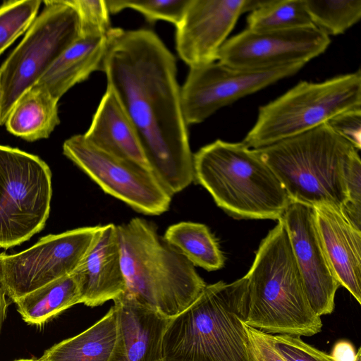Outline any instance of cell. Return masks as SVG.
<instances>
[{"mask_svg": "<svg viewBox=\"0 0 361 361\" xmlns=\"http://www.w3.org/2000/svg\"><path fill=\"white\" fill-rule=\"evenodd\" d=\"M269 336L274 350L284 361H334L330 355L305 343L300 336L288 334H269Z\"/></svg>", "mask_w": 361, "mask_h": 361, "instance_id": "30", "label": "cell"}, {"mask_svg": "<svg viewBox=\"0 0 361 361\" xmlns=\"http://www.w3.org/2000/svg\"><path fill=\"white\" fill-rule=\"evenodd\" d=\"M316 226L329 264L340 286L361 304V230L341 208L313 207Z\"/></svg>", "mask_w": 361, "mask_h": 361, "instance_id": "18", "label": "cell"}, {"mask_svg": "<svg viewBox=\"0 0 361 361\" xmlns=\"http://www.w3.org/2000/svg\"><path fill=\"white\" fill-rule=\"evenodd\" d=\"M108 35V34H107ZM107 35L80 37L53 63L37 82L59 99L75 85L102 70L106 54Z\"/></svg>", "mask_w": 361, "mask_h": 361, "instance_id": "20", "label": "cell"}, {"mask_svg": "<svg viewBox=\"0 0 361 361\" xmlns=\"http://www.w3.org/2000/svg\"><path fill=\"white\" fill-rule=\"evenodd\" d=\"M326 124L357 150L360 149L361 107L343 111L331 118Z\"/></svg>", "mask_w": 361, "mask_h": 361, "instance_id": "32", "label": "cell"}, {"mask_svg": "<svg viewBox=\"0 0 361 361\" xmlns=\"http://www.w3.org/2000/svg\"><path fill=\"white\" fill-rule=\"evenodd\" d=\"M348 200L341 208L347 218L360 229L361 225V161L357 153L353 158L347 177Z\"/></svg>", "mask_w": 361, "mask_h": 361, "instance_id": "31", "label": "cell"}, {"mask_svg": "<svg viewBox=\"0 0 361 361\" xmlns=\"http://www.w3.org/2000/svg\"><path fill=\"white\" fill-rule=\"evenodd\" d=\"M361 107V73L321 82L301 81L259 109L257 119L243 142L259 149L300 135L336 115Z\"/></svg>", "mask_w": 361, "mask_h": 361, "instance_id": "7", "label": "cell"}, {"mask_svg": "<svg viewBox=\"0 0 361 361\" xmlns=\"http://www.w3.org/2000/svg\"><path fill=\"white\" fill-rule=\"evenodd\" d=\"M255 149L276 176L291 202L341 209L345 204L347 177L358 150L326 123Z\"/></svg>", "mask_w": 361, "mask_h": 361, "instance_id": "6", "label": "cell"}, {"mask_svg": "<svg viewBox=\"0 0 361 361\" xmlns=\"http://www.w3.org/2000/svg\"><path fill=\"white\" fill-rule=\"evenodd\" d=\"M14 302L24 322L39 326L81 303V300L78 282L72 274L51 281Z\"/></svg>", "mask_w": 361, "mask_h": 361, "instance_id": "23", "label": "cell"}, {"mask_svg": "<svg viewBox=\"0 0 361 361\" xmlns=\"http://www.w3.org/2000/svg\"><path fill=\"white\" fill-rule=\"evenodd\" d=\"M113 300L117 336L108 361H161L162 336L171 319L126 292Z\"/></svg>", "mask_w": 361, "mask_h": 361, "instance_id": "17", "label": "cell"}, {"mask_svg": "<svg viewBox=\"0 0 361 361\" xmlns=\"http://www.w3.org/2000/svg\"><path fill=\"white\" fill-rule=\"evenodd\" d=\"M7 307L8 302L6 299V294L0 287V331L6 316Z\"/></svg>", "mask_w": 361, "mask_h": 361, "instance_id": "35", "label": "cell"}, {"mask_svg": "<svg viewBox=\"0 0 361 361\" xmlns=\"http://www.w3.org/2000/svg\"><path fill=\"white\" fill-rule=\"evenodd\" d=\"M329 36L314 25L287 30L246 29L226 40L217 61L243 69H267L304 63L324 53Z\"/></svg>", "mask_w": 361, "mask_h": 361, "instance_id": "13", "label": "cell"}, {"mask_svg": "<svg viewBox=\"0 0 361 361\" xmlns=\"http://www.w3.org/2000/svg\"><path fill=\"white\" fill-rule=\"evenodd\" d=\"M44 7L0 66V126L21 95L80 37V22L68 0L44 1Z\"/></svg>", "mask_w": 361, "mask_h": 361, "instance_id": "8", "label": "cell"}, {"mask_svg": "<svg viewBox=\"0 0 361 361\" xmlns=\"http://www.w3.org/2000/svg\"><path fill=\"white\" fill-rule=\"evenodd\" d=\"M41 3L40 0H11L0 6V56L30 27Z\"/></svg>", "mask_w": 361, "mask_h": 361, "instance_id": "27", "label": "cell"}, {"mask_svg": "<svg viewBox=\"0 0 361 361\" xmlns=\"http://www.w3.org/2000/svg\"><path fill=\"white\" fill-rule=\"evenodd\" d=\"M194 180L237 219H280L291 202L255 149L217 140L193 154Z\"/></svg>", "mask_w": 361, "mask_h": 361, "instance_id": "5", "label": "cell"}, {"mask_svg": "<svg viewBox=\"0 0 361 361\" xmlns=\"http://www.w3.org/2000/svg\"><path fill=\"white\" fill-rule=\"evenodd\" d=\"M117 336V313L113 305L94 324L47 350L40 361H108Z\"/></svg>", "mask_w": 361, "mask_h": 361, "instance_id": "22", "label": "cell"}, {"mask_svg": "<svg viewBox=\"0 0 361 361\" xmlns=\"http://www.w3.org/2000/svg\"><path fill=\"white\" fill-rule=\"evenodd\" d=\"M102 70L134 126L150 167L173 195L194 181L173 55L149 30L111 28Z\"/></svg>", "mask_w": 361, "mask_h": 361, "instance_id": "1", "label": "cell"}, {"mask_svg": "<svg viewBox=\"0 0 361 361\" xmlns=\"http://www.w3.org/2000/svg\"><path fill=\"white\" fill-rule=\"evenodd\" d=\"M281 219L312 309L319 317L331 314L340 284L322 247L313 207L291 202Z\"/></svg>", "mask_w": 361, "mask_h": 361, "instance_id": "14", "label": "cell"}, {"mask_svg": "<svg viewBox=\"0 0 361 361\" xmlns=\"http://www.w3.org/2000/svg\"><path fill=\"white\" fill-rule=\"evenodd\" d=\"M330 355L334 361H355L357 358L353 345L346 340L337 341Z\"/></svg>", "mask_w": 361, "mask_h": 361, "instance_id": "34", "label": "cell"}, {"mask_svg": "<svg viewBox=\"0 0 361 361\" xmlns=\"http://www.w3.org/2000/svg\"><path fill=\"white\" fill-rule=\"evenodd\" d=\"M247 29L255 31L287 30L313 25L305 0H264L250 13Z\"/></svg>", "mask_w": 361, "mask_h": 361, "instance_id": "25", "label": "cell"}, {"mask_svg": "<svg viewBox=\"0 0 361 361\" xmlns=\"http://www.w3.org/2000/svg\"><path fill=\"white\" fill-rule=\"evenodd\" d=\"M116 226L126 293L169 319L197 298L207 284L154 224L136 217Z\"/></svg>", "mask_w": 361, "mask_h": 361, "instance_id": "4", "label": "cell"}, {"mask_svg": "<svg viewBox=\"0 0 361 361\" xmlns=\"http://www.w3.org/2000/svg\"><path fill=\"white\" fill-rule=\"evenodd\" d=\"M247 279L206 285L171 318L161 341L162 361H252L244 324Z\"/></svg>", "mask_w": 361, "mask_h": 361, "instance_id": "2", "label": "cell"}, {"mask_svg": "<svg viewBox=\"0 0 361 361\" xmlns=\"http://www.w3.org/2000/svg\"><path fill=\"white\" fill-rule=\"evenodd\" d=\"M63 153L105 192L135 211L159 215L169 210L173 195L151 169L100 149L83 135L67 139Z\"/></svg>", "mask_w": 361, "mask_h": 361, "instance_id": "11", "label": "cell"}, {"mask_svg": "<svg viewBox=\"0 0 361 361\" xmlns=\"http://www.w3.org/2000/svg\"><path fill=\"white\" fill-rule=\"evenodd\" d=\"M80 22V37L105 35L111 29L105 0H68Z\"/></svg>", "mask_w": 361, "mask_h": 361, "instance_id": "29", "label": "cell"}, {"mask_svg": "<svg viewBox=\"0 0 361 361\" xmlns=\"http://www.w3.org/2000/svg\"><path fill=\"white\" fill-rule=\"evenodd\" d=\"M252 361H284L274 350L269 334L244 324Z\"/></svg>", "mask_w": 361, "mask_h": 361, "instance_id": "33", "label": "cell"}, {"mask_svg": "<svg viewBox=\"0 0 361 361\" xmlns=\"http://www.w3.org/2000/svg\"><path fill=\"white\" fill-rule=\"evenodd\" d=\"M246 0H190L176 25V47L190 67L217 61L219 51L245 11Z\"/></svg>", "mask_w": 361, "mask_h": 361, "instance_id": "15", "label": "cell"}, {"mask_svg": "<svg viewBox=\"0 0 361 361\" xmlns=\"http://www.w3.org/2000/svg\"><path fill=\"white\" fill-rule=\"evenodd\" d=\"M313 25L326 35L345 32L361 18L360 0H305Z\"/></svg>", "mask_w": 361, "mask_h": 361, "instance_id": "26", "label": "cell"}, {"mask_svg": "<svg viewBox=\"0 0 361 361\" xmlns=\"http://www.w3.org/2000/svg\"><path fill=\"white\" fill-rule=\"evenodd\" d=\"M163 238L194 266L209 271L224 266L225 257L218 240L203 224L182 221L173 224Z\"/></svg>", "mask_w": 361, "mask_h": 361, "instance_id": "24", "label": "cell"}, {"mask_svg": "<svg viewBox=\"0 0 361 361\" xmlns=\"http://www.w3.org/2000/svg\"><path fill=\"white\" fill-rule=\"evenodd\" d=\"M51 196L47 164L37 155L0 145V248L19 245L44 228Z\"/></svg>", "mask_w": 361, "mask_h": 361, "instance_id": "9", "label": "cell"}, {"mask_svg": "<svg viewBox=\"0 0 361 361\" xmlns=\"http://www.w3.org/2000/svg\"><path fill=\"white\" fill-rule=\"evenodd\" d=\"M58 102L45 86L35 83L14 105L5 123L6 130L28 142L49 137L60 123Z\"/></svg>", "mask_w": 361, "mask_h": 361, "instance_id": "21", "label": "cell"}, {"mask_svg": "<svg viewBox=\"0 0 361 361\" xmlns=\"http://www.w3.org/2000/svg\"><path fill=\"white\" fill-rule=\"evenodd\" d=\"M304 63L259 70L212 62L190 67L180 88L183 117L188 125L203 122L219 109L295 74Z\"/></svg>", "mask_w": 361, "mask_h": 361, "instance_id": "12", "label": "cell"}, {"mask_svg": "<svg viewBox=\"0 0 361 361\" xmlns=\"http://www.w3.org/2000/svg\"><path fill=\"white\" fill-rule=\"evenodd\" d=\"M83 135L100 149L151 169L134 126L108 85Z\"/></svg>", "mask_w": 361, "mask_h": 361, "instance_id": "19", "label": "cell"}, {"mask_svg": "<svg viewBox=\"0 0 361 361\" xmlns=\"http://www.w3.org/2000/svg\"><path fill=\"white\" fill-rule=\"evenodd\" d=\"M355 361H361V348H359L357 352V358Z\"/></svg>", "mask_w": 361, "mask_h": 361, "instance_id": "36", "label": "cell"}, {"mask_svg": "<svg viewBox=\"0 0 361 361\" xmlns=\"http://www.w3.org/2000/svg\"><path fill=\"white\" fill-rule=\"evenodd\" d=\"M190 0H105L109 13L125 8L141 13L149 22L163 20L177 25Z\"/></svg>", "mask_w": 361, "mask_h": 361, "instance_id": "28", "label": "cell"}, {"mask_svg": "<svg viewBox=\"0 0 361 361\" xmlns=\"http://www.w3.org/2000/svg\"><path fill=\"white\" fill-rule=\"evenodd\" d=\"M100 226L43 236L20 252L0 253V287L13 302L72 274L91 248Z\"/></svg>", "mask_w": 361, "mask_h": 361, "instance_id": "10", "label": "cell"}, {"mask_svg": "<svg viewBox=\"0 0 361 361\" xmlns=\"http://www.w3.org/2000/svg\"><path fill=\"white\" fill-rule=\"evenodd\" d=\"M14 361H40L39 359H19V360H16Z\"/></svg>", "mask_w": 361, "mask_h": 361, "instance_id": "37", "label": "cell"}, {"mask_svg": "<svg viewBox=\"0 0 361 361\" xmlns=\"http://www.w3.org/2000/svg\"><path fill=\"white\" fill-rule=\"evenodd\" d=\"M248 305L245 324L269 334L312 336L322 331L312 309L283 219L269 231L245 276Z\"/></svg>", "mask_w": 361, "mask_h": 361, "instance_id": "3", "label": "cell"}, {"mask_svg": "<svg viewBox=\"0 0 361 361\" xmlns=\"http://www.w3.org/2000/svg\"><path fill=\"white\" fill-rule=\"evenodd\" d=\"M73 274L78 282L81 303L86 306L101 305L126 292L116 225L100 226L91 248Z\"/></svg>", "mask_w": 361, "mask_h": 361, "instance_id": "16", "label": "cell"}]
</instances>
